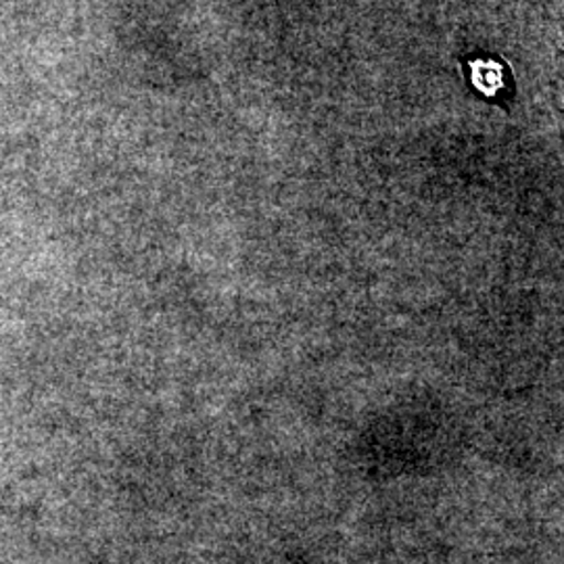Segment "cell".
Wrapping results in <instances>:
<instances>
[{
	"label": "cell",
	"mask_w": 564,
	"mask_h": 564,
	"mask_svg": "<svg viewBox=\"0 0 564 564\" xmlns=\"http://www.w3.org/2000/svg\"><path fill=\"white\" fill-rule=\"evenodd\" d=\"M479 88H484L487 95H496L498 88L505 84L502 82V67L498 63H489V61H477L475 63V78Z\"/></svg>",
	"instance_id": "obj_1"
}]
</instances>
